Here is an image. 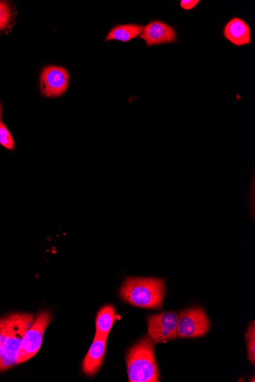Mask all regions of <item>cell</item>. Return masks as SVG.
Masks as SVG:
<instances>
[{
	"instance_id": "obj_1",
	"label": "cell",
	"mask_w": 255,
	"mask_h": 382,
	"mask_svg": "<svg viewBox=\"0 0 255 382\" xmlns=\"http://www.w3.org/2000/svg\"><path fill=\"white\" fill-rule=\"evenodd\" d=\"M34 322L30 314H13L0 319V372L18 364L25 334Z\"/></svg>"
},
{
	"instance_id": "obj_2",
	"label": "cell",
	"mask_w": 255,
	"mask_h": 382,
	"mask_svg": "<svg viewBox=\"0 0 255 382\" xmlns=\"http://www.w3.org/2000/svg\"><path fill=\"white\" fill-rule=\"evenodd\" d=\"M121 298L134 306L162 309L165 294V281L158 278L128 277L119 291Z\"/></svg>"
},
{
	"instance_id": "obj_3",
	"label": "cell",
	"mask_w": 255,
	"mask_h": 382,
	"mask_svg": "<svg viewBox=\"0 0 255 382\" xmlns=\"http://www.w3.org/2000/svg\"><path fill=\"white\" fill-rule=\"evenodd\" d=\"M126 364L130 382L159 381L155 342L149 337L143 338L129 350Z\"/></svg>"
},
{
	"instance_id": "obj_4",
	"label": "cell",
	"mask_w": 255,
	"mask_h": 382,
	"mask_svg": "<svg viewBox=\"0 0 255 382\" xmlns=\"http://www.w3.org/2000/svg\"><path fill=\"white\" fill-rule=\"evenodd\" d=\"M210 321L200 307L179 311L177 324L179 338H196L205 335L210 329Z\"/></svg>"
},
{
	"instance_id": "obj_5",
	"label": "cell",
	"mask_w": 255,
	"mask_h": 382,
	"mask_svg": "<svg viewBox=\"0 0 255 382\" xmlns=\"http://www.w3.org/2000/svg\"><path fill=\"white\" fill-rule=\"evenodd\" d=\"M51 321V314L44 311L40 313L34 320L30 329L25 334L20 353H18V364L32 359L42 346L45 331Z\"/></svg>"
},
{
	"instance_id": "obj_6",
	"label": "cell",
	"mask_w": 255,
	"mask_h": 382,
	"mask_svg": "<svg viewBox=\"0 0 255 382\" xmlns=\"http://www.w3.org/2000/svg\"><path fill=\"white\" fill-rule=\"evenodd\" d=\"M178 314L164 312L150 315L148 318V335L155 343L175 340L177 337Z\"/></svg>"
},
{
	"instance_id": "obj_7",
	"label": "cell",
	"mask_w": 255,
	"mask_h": 382,
	"mask_svg": "<svg viewBox=\"0 0 255 382\" xmlns=\"http://www.w3.org/2000/svg\"><path fill=\"white\" fill-rule=\"evenodd\" d=\"M70 75L61 66H48L41 73L40 84L42 94L46 97H59L67 91Z\"/></svg>"
},
{
	"instance_id": "obj_8",
	"label": "cell",
	"mask_w": 255,
	"mask_h": 382,
	"mask_svg": "<svg viewBox=\"0 0 255 382\" xmlns=\"http://www.w3.org/2000/svg\"><path fill=\"white\" fill-rule=\"evenodd\" d=\"M148 47L166 44H173L177 42L174 28L162 21H150L143 28V32L140 35Z\"/></svg>"
},
{
	"instance_id": "obj_9",
	"label": "cell",
	"mask_w": 255,
	"mask_h": 382,
	"mask_svg": "<svg viewBox=\"0 0 255 382\" xmlns=\"http://www.w3.org/2000/svg\"><path fill=\"white\" fill-rule=\"evenodd\" d=\"M223 35L226 40L235 46L242 47L251 43L250 26L239 17H234L226 23Z\"/></svg>"
},
{
	"instance_id": "obj_10",
	"label": "cell",
	"mask_w": 255,
	"mask_h": 382,
	"mask_svg": "<svg viewBox=\"0 0 255 382\" xmlns=\"http://www.w3.org/2000/svg\"><path fill=\"white\" fill-rule=\"evenodd\" d=\"M107 338L95 336L88 352L86 357L83 362V371L89 376H95L104 359L107 350Z\"/></svg>"
},
{
	"instance_id": "obj_11",
	"label": "cell",
	"mask_w": 255,
	"mask_h": 382,
	"mask_svg": "<svg viewBox=\"0 0 255 382\" xmlns=\"http://www.w3.org/2000/svg\"><path fill=\"white\" fill-rule=\"evenodd\" d=\"M143 25L137 24L116 25L107 34L105 41H119L124 43L131 42L143 33Z\"/></svg>"
},
{
	"instance_id": "obj_12",
	"label": "cell",
	"mask_w": 255,
	"mask_h": 382,
	"mask_svg": "<svg viewBox=\"0 0 255 382\" xmlns=\"http://www.w3.org/2000/svg\"><path fill=\"white\" fill-rule=\"evenodd\" d=\"M118 317L115 308L112 305H106L97 314L96 318V335L102 338H108L113 324Z\"/></svg>"
},
{
	"instance_id": "obj_13",
	"label": "cell",
	"mask_w": 255,
	"mask_h": 382,
	"mask_svg": "<svg viewBox=\"0 0 255 382\" xmlns=\"http://www.w3.org/2000/svg\"><path fill=\"white\" fill-rule=\"evenodd\" d=\"M13 20V8L6 1H0V32L4 31Z\"/></svg>"
},
{
	"instance_id": "obj_14",
	"label": "cell",
	"mask_w": 255,
	"mask_h": 382,
	"mask_svg": "<svg viewBox=\"0 0 255 382\" xmlns=\"http://www.w3.org/2000/svg\"><path fill=\"white\" fill-rule=\"evenodd\" d=\"M245 339L247 341L248 356L251 364L254 366L255 362V324L254 321L250 324Z\"/></svg>"
},
{
	"instance_id": "obj_15",
	"label": "cell",
	"mask_w": 255,
	"mask_h": 382,
	"mask_svg": "<svg viewBox=\"0 0 255 382\" xmlns=\"http://www.w3.org/2000/svg\"><path fill=\"white\" fill-rule=\"evenodd\" d=\"M0 145L8 150H13L15 148V141L5 124L0 121Z\"/></svg>"
},
{
	"instance_id": "obj_16",
	"label": "cell",
	"mask_w": 255,
	"mask_h": 382,
	"mask_svg": "<svg viewBox=\"0 0 255 382\" xmlns=\"http://www.w3.org/2000/svg\"><path fill=\"white\" fill-rule=\"evenodd\" d=\"M199 4V0H182L179 6H181L184 11H190Z\"/></svg>"
},
{
	"instance_id": "obj_17",
	"label": "cell",
	"mask_w": 255,
	"mask_h": 382,
	"mask_svg": "<svg viewBox=\"0 0 255 382\" xmlns=\"http://www.w3.org/2000/svg\"><path fill=\"white\" fill-rule=\"evenodd\" d=\"M2 116H3L2 107H1V103H0V121H1Z\"/></svg>"
}]
</instances>
